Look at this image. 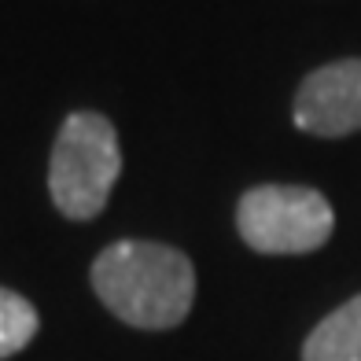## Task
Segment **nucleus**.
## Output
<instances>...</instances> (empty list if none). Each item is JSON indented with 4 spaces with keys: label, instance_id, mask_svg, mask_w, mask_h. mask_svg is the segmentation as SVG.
<instances>
[{
    "label": "nucleus",
    "instance_id": "obj_1",
    "mask_svg": "<svg viewBox=\"0 0 361 361\" xmlns=\"http://www.w3.org/2000/svg\"><path fill=\"white\" fill-rule=\"evenodd\" d=\"M92 288L114 317L137 328H173L195 299V269L177 247L122 240L92 262Z\"/></svg>",
    "mask_w": 361,
    "mask_h": 361
},
{
    "label": "nucleus",
    "instance_id": "obj_2",
    "mask_svg": "<svg viewBox=\"0 0 361 361\" xmlns=\"http://www.w3.org/2000/svg\"><path fill=\"white\" fill-rule=\"evenodd\" d=\"M118 170L122 155L114 126L92 111L71 114L56 137L52 166H48V188L56 207L74 221L96 218L111 200Z\"/></svg>",
    "mask_w": 361,
    "mask_h": 361
},
{
    "label": "nucleus",
    "instance_id": "obj_3",
    "mask_svg": "<svg viewBox=\"0 0 361 361\" xmlns=\"http://www.w3.org/2000/svg\"><path fill=\"white\" fill-rule=\"evenodd\" d=\"M236 228L262 255H306L328 243L336 214L328 200L302 185H262L236 207Z\"/></svg>",
    "mask_w": 361,
    "mask_h": 361
},
{
    "label": "nucleus",
    "instance_id": "obj_4",
    "mask_svg": "<svg viewBox=\"0 0 361 361\" xmlns=\"http://www.w3.org/2000/svg\"><path fill=\"white\" fill-rule=\"evenodd\" d=\"M295 126L314 137H347L361 129V59L314 71L295 96Z\"/></svg>",
    "mask_w": 361,
    "mask_h": 361
},
{
    "label": "nucleus",
    "instance_id": "obj_5",
    "mask_svg": "<svg viewBox=\"0 0 361 361\" xmlns=\"http://www.w3.org/2000/svg\"><path fill=\"white\" fill-rule=\"evenodd\" d=\"M302 361H361V295L332 310L306 336Z\"/></svg>",
    "mask_w": 361,
    "mask_h": 361
},
{
    "label": "nucleus",
    "instance_id": "obj_6",
    "mask_svg": "<svg viewBox=\"0 0 361 361\" xmlns=\"http://www.w3.org/2000/svg\"><path fill=\"white\" fill-rule=\"evenodd\" d=\"M37 336V310L23 295L0 288V357L19 354Z\"/></svg>",
    "mask_w": 361,
    "mask_h": 361
}]
</instances>
